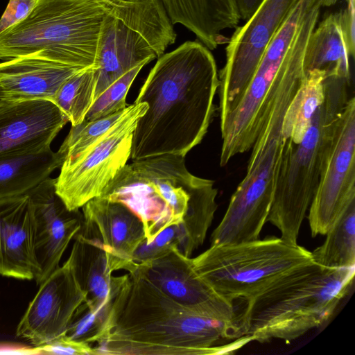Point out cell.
Returning <instances> with one entry per match:
<instances>
[{
  "mask_svg": "<svg viewBox=\"0 0 355 355\" xmlns=\"http://www.w3.org/2000/svg\"><path fill=\"white\" fill-rule=\"evenodd\" d=\"M218 87L215 59L200 42L187 41L159 56L135 101L148 107L134 130L130 159L185 157L207 132Z\"/></svg>",
  "mask_w": 355,
  "mask_h": 355,
  "instance_id": "1",
  "label": "cell"
},
{
  "mask_svg": "<svg viewBox=\"0 0 355 355\" xmlns=\"http://www.w3.org/2000/svg\"><path fill=\"white\" fill-rule=\"evenodd\" d=\"M241 338L234 321L199 315L175 302L146 278L125 274L113 299L96 354L202 355L231 354Z\"/></svg>",
  "mask_w": 355,
  "mask_h": 355,
  "instance_id": "2",
  "label": "cell"
},
{
  "mask_svg": "<svg viewBox=\"0 0 355 355\" xmlns=\"http://www.w3.org/2000/svg\"><path fill=\"white\" fill-rule=\"evenodd\" d=\"M355 266L327 268L314 261L291 272L251 301L238 317L242 336L287 343L325 323L353 284Z\"/></svg>",
  "mask_w": 355,
  "mask_h": 355,
  "instance_id": "3",
  "label": "cell"
},
{
  "mask_svg": "<svg viewBox=\"0 0 355 355\" xmlns=\"http://www.w3.org/2000/svg\"><path fill=\"white\" fill-rule=\"evenodd\" d=\"M109 14L96 0H37L25 19L0 33V59L32 56L78 69L96 68Z\"/></svg>",
  "mask_w": 355,
  "mask_h": 355,
  "instance_id": "4",
  "label": "cell"
},
{
  "mask_svg": "<svg viewBox=\"0 0 355 355\" xmlns=\"http://www.w3.org/2000/svg\"><path fill=\"white\" fill-rule=\"evenodd\" d=\"M351 80L332 76L324 80V100L315 112L302 140L286 139L267 221L291 245L297 238L315 193L328 155L334 125L349 95Z\"/></svg>",
  "mask_w": 355,
  "mask_h": 355,
  "instance_id": "5",
  "label": "cell"
},
{
  "mask_svg": "<svg viewBox=\"0 0 355 355\" xmlns=\"http://www.w3.org/2000/svg\"><path fill=\"white\" fill-rule=\"evenodd\" d=\"M184 156L164 154L132 160L101 197L120 202L141 220L146 241L182 222L195 193L207 179L191 174Z\"/></svg>",
  "mask_w": 355,
  "mask_h": 355,
  "instance_id": "6",
  "label": "cell"
},
{
  "mask_svg": "<svg viewBox=\"0 0 355 355\" xmlns=\"http://www.w3.org/2000/svg\"><path fill=\"white\" fill-rule=\"evenodd\" d=\"M313 261L311 252L276 236L211 245L191 258L197 274L234 305L238 300L245 304L293 270Z\"/></svg>",
  "mask_w": 355,
  "mask_h": 355,
  "instance_id": "7",
  "label": "cell"
},
{
  "mask_svg": "<svg viewBox=\"0 0 355 355\" xmlns=\"http://www.w3.org/2000/svg\"><path fill=\"white\" fill-rule=\"evenodd\" d=\"M300 85L295 78L285 76L275 82L270 92L258 123L245 175L232 194L224 215L237 229L257 231L267 221L286 141L282 123Z\"/></svg>",
  "mask_w": 355,
  "mask_h": 355,
  "instance_id": "8",
  "label": "cell"
},
{
  "mask_svg": "<svg viewBox=\"0 0 355 355\" xmlns=\"http://www.w3.org/2000/svg\"><path fill=\"white\" fill-rule=\"evenodd\" d=\"M145 103L129 105L125 116L91 146L66 159L55 178V191L69 210L80 209L101 197L130 158L134 130L147 110Z\"/></svg>",
  "mask_w": 355,
  "mask_h": 355,
  "instance_id": "9",
  "label": "cell"
},
{
  "mask_svg": "<svg viewBox=\"0 0 355 355\" xmlns=\"http://www.w3.org/2000/svg\"><path fill=\"white\" fill-rule=\"evenodd\" d=\"M302 13L299 0L266 49L252 80L235 108L220 122V165L251 149L271 86L291 46Z\"/></svg>",
  "mask_w": 355,
  "mask_h": 355,
  "instance_id": "10",
  "label": "cell"
},
{
  "mask_svg": "<svg viewBox=\"0 0 355 355\" xmlns=\"http://www.w3.org/2000/svg\"><path fill=\"white\" fill-rule=\"evenodd\" d=\"M299 0H263L226 47V62L218 73L220 122L239 103L272 37Z\"/></svg>",
  "mask_w": 355,
  "mask_h": 355,
  "instance_id": "11",
  "label": "cell"
},
{
  "mask_svg": "<svg viewBox=\"0 0 355 355\" xmlns=\"http://www.w3.org/2000/svg\"><path fill=\"white\" fill-rule=\"evenodd\" d=\"M355 200V98L351 96L339 114L328 155L309 207L313 237L325 235Z\"/></svg>",
  "mask_w": 355,
  "mask_h": 355,
  "instance_id": "12",
  "label": "cell"
},
{
  "mask_svg": "<svg viewBox=\"0 0 355 355\" xmlns=\"http://www.w3.org/2000/svg\"><path fill=\"white\" fill-rule=\"evenodd\" d=\"M129 273L137 274L153 284L178 304L199 315L234 321L235 306L220 296L193 268L191 258L177 248L157 259L136 265Z\"/></svg>",
  "mask_w": 355,
  "mask_h": 355,
  "instance_id": "13",
  "label": "cell"
},
{
  "mask_svg": "<svg viewBox=\"0 0 355 355\" xmlns=\"http://www.w3.org/2000/svg\"><path fill=\"white\" fill-rule=\"evenodd\" d=\"M40 285L16 332L35 347L64 335L76 310L85 301L68 259Z\"/></svg>",
  "mask_w": 355,
  "mask_h": 355,
  "instance_id": "14",
  "label": "cell"
},
{
  "mask_svg": "<svg viewBox=\"0 0 355 355\" xmlns=\"http://www.w3.org/2000/svg\"><path fill=\"white\" fill-rule=\"evenodd\" d=\"M81 208L79 232L102 246L112 272H131L135 268L133 254L146 239L140 218L124 204L104 197L94 198Z\"/></svg>",
  "mask_w": 355,
  "mask_h": 355,
  "instance_id": "15",
  "label": "cell"
},
{
  "mask_svg": "<svg viewBox=\"0 0 355 355\" xmlns=\"http://www.w3.org/2000/svg\"><path fill=\"white\" fill-rule=\"evenodd\" d=\"M35 217V252L40 284L59 267L69 242L80 230L83 214L69 210L55 191V178H47L30 191Z\"/></svg>",
  "mask_w": 355,
  "mask_h": 355,
  "instance_id": "16",
  "label": "cell"
},
{
  "mask_svg": "<svg viewBox=\"0 0 355 355\" xmlns=\"http://www.w3.org/2000/svg\"><path fill=\"white\" fill-rule=\"evenodd\" d=\"M69 121L50 100L0 103V155L42 150Z\"/></svg>",
  "mask_w": 355,
  "mask_h": 355,
  "instance_id": "17",
  "label": "cell"
},
{
  "mask_svg": "<svg viewBox=\"0 0 355 355\" xmlns=\"http://www.w3.org/2000/svg\"><path fill=\"white\" fill-rule=\"evenodd\" d=\"M35 217L26 193L0 199V275L19 279H35Z\"/></svg>",
  "mask_w": 355,
  "mask_h": 355,
  "instance_id": "18",
  "label": "cell"
},
{
  "mask_svg": "<svg viewBox=\"0 0 355 355\" xmlns=\"http://www.w3.org/2000/svg\"><path fill=\"white\" fill-rule=\"evenodd\" d=\"M156 58L155 50L139 33L109 14L103 25L98 44L94 102L122 75Z\"/></svg>",
  "mask_w": 355,
  "mask_h": 355,
  "instance_id": "19",
  "label": "cell"
},
{
  "mask_svg": "<svg viewBox=\"0 0 355 355\" xmlns=\"http://www.w3.org/2000/svg\"><path fill=\"white\" fill-rule=\"evenodd\" d=\"M83 69L32 56L6 60L0 62V97L52 101L64 81Z\"/></svg>",
  "mask_w": 355,
  "mask_h": 355,
  "instance_id": "20",
  "label": "cell"
},
{
  "mask_svg": "<svg viewBox=\"0 0 355 355\" xmlns=\"http://www.w3.org/2000/svg\"><path fill=\"white\" fill-rule=\"evenodd\" d=\"M68 260L76 279L85 295V302L94 311L110 314L112 301L125 275H112L105 251L97 242L84 236L79 232Z\"/></svg>",
  "mask_w": 355,
  "mask_h": 355,
  "instance_id": "21",
  "label": "cell"
},
{
  "mask_svg": "<svg viewBox=\"0 0 355 355\" xmlns=\"http://www.w3.org/2000/svg\"><path fill=\"white\" fill-rule=\"evenodd\" d=\"M171 24L192 31L209 50L227 43L221 34L236 28L240 18L235 0H161Z\"/></svg>",
  "mask_w": 355,
  "mask_h": 355,
  "instance_id": "22",
  "label": "cell"
},
{
  "mask_svg": "<svg viewBox=\"0 0 355 355\" xmlns=\"http://www.w3.org/2000/svg\"><path fill=\"white\" fill-rule=\"evenodd\" d=\"M110 14L139 33L157 58L173 44L176 33L161 0H96Z\"/></svg>",
  "mask_w": 355,
  "mask_h": 355,
  "instance_id": "23",
  "label": "cell"
},
{
  "mask_svg": "<svg viewBox=\"0 0 355 355\" xmlns=\"http://www.w3.org/2000/svg\"><path fill=\"white\" fill-rule=\"evenodd\" d=\"M62 164L51 147L0 155V199L28 193Z\"/></svg>",
  "mask_w": 355,
  "mask_h": 355,
  "instance_id": "24",
  "label": "cell"
},
{
  "mask_svg": "<svg viewBox=\"0 0 355 355\" xmlns=\"http://www.w3.org/2000/svg\"><path fill=\"white\" fill-rule=\"evenodd\" d=\"M349 58L338 12L330 14L310 35L304 57V73L317 71L327 78L338 76L352 80Z\"/></svg>",
  "mask_w": 355,
  "mask_h": 355,
  "instance_id": "25",
  "label": "cell"
},
{
  "mask_svg": "<svg viewBox=\"0 0 355 355\" xmlns=\"http://www.w3.org/2000/svg\"><path fill=\"white\" fill-rule=\"evenodd\" d=\"M326 76L312 71L305 78L288 105L282 123V132L286 139L300 143L311 126L313 116L324 100Z\"/></svg>",
  "mask_w": 355,
  "mask_h": 355,
  "instance_id": "26",
  "label": "cell"
},
{
  "mask_svg": "<svg viewBox=\"0 0 355 355\" xmlns=\"http://www.w3.org/2000/svg\"><path fill=\"white\" fill-rule=\"evenodd\" d=\"M217 193L214 182L207 179L192 198L183 220L179 224L178 250L182 254L191 257L203 244L217 209Z\"/></svg>",
  "mask_w": 355,
  "mask_h": 355,
  "instance_id": "27",
  "label": "cell"
},
{
  "mask_svg": "<svg viewBox=\"0 0 355 355\" xmlns=\"http://www.w3.org/2000/svg\"><path fill=\"white\" fill-rule=\"evenodd\" d=\"M322 245L311 252L313 261L327 268L355 266V200L328 230Z\"/></svg>",
  "mask_w": 355,
  "mask_h": 355,
  "instance_id": "28",
  "label": "cell"
},
{
  "mask_svg": "<svg viewBox=\"0 0 355 355\" xmlns=\"http://www.w3.org/2000/svg\"><path fill=\"white\" fill-rule=\"evenodd\" d=\"M96 67L83 69L60 86L52 102L67 117L71 125L81 123L94 101Z\"/></svg>",
  "mask_w": 355,
  "mask_h": 355,
  "instance_id": "29",
  "label": "cell"
},
{
  "mask_svg": "<svg viewBox=\"0 0 355 355\" xmlns=\"http://www.w3.org/2000/svg\"><path fill=\"white\" fill-rule=\"evenodd\" d=\"M129 105L123 111L96 120L83 121L71 130L57 151L63 162L85 151L121 121L128 113Z\"/></svg>",
  "mask_w": 355,
  "mask_h": 355,
  "instance_id": "30",
  "label": "cell"
},
{
  "mask_svg": "<svg viewBox=\"0 0 355 355\" xmlns=\"http://www.w3.org/2000/svg\"><path fill=\"white\" fill-rule=\"evenodd\" d=\"M144 65H138L110 85L94 102L85 121H90L123 111L127 107L126 96L135 78Z\"/></svg>",
  "mask_w": 355,
  "mask_h": 355,
  "instance_id": "31",
  "label": "cell"
},
{
  "mask_svg": "<svg viewBox=\"0 0 355 355\" xmlns=\"http://www.w3.org/2000/svg\"><path fill=\"white\" fill-rule=\"evenodd\" d=\"M110 314L89 309L83 302L73 313L65 335L69 338L90 345L103 338Z\"/></svg>",
  "mask_w": 355,
  "mask_h": 355,
  "instance_id": "32",
  "label": "cell"
},
{
  "mask_svg": "<svg viewBox=\"0 0 355 355\" xmlns=\"http://www.w3.org/2000/svg\"><path fill=\"white\" fill-rule=\"evenodd\" d=\"M179 224L168 227L162 231L152 241L145 240L135 250L132 262L138 265L164 256L179 244Z\"/></svg>",
  "mask_w": 355,
  "mask_h": 355,
  "instance_id": "33",
  "label": "cell"
},
{
  "mask_svg": "<svg viewBox=\"0 0 355 355\" xmlns=\"http://www.w3.org/2000/svg\"><path fill=\"white\" fill-rule=\"evenodd\" d=\"M34 354L91 355L96 354V349L90 345L69 338L65 334L51 341L35 347Z\"/></svg>",
  "mask_w": 355,
  "mask_h": 355,
  "instance_id": "34",
  "label": "cell"
},
{
  "mask_svg": "<svg viewBox=\"0 0 355 355\" xmlns=\"http://www.w3.org/2000/svg\"><path fill=\"white\" fill-rule=\"evenodd\" d=\"M37 2V0H9L0 18V33L25 19Z\"/></svg>",
  "mask_w": 355,
  "mask_h": 355,
  "instance_id": "35",
  "label": "cell"
},
{
  "mask_svg": "<svg viewBox=\"0 0 355 355\" xmlns=\"http://www.w3.org/2000/svg\"><path fill=\"white\" fill-rule=\"evenodd\" d=\"M343 40L349 58L355 54V0H346V7L338 12Z\"/></svg>",
  "mask_w": 355,
  "mask_h": 355,
  "instance_id": "36",
  "label": "cell"
},
{
  "mask_svg": "<svg viewBox=\"0 0 355 355\" xmlns=\"http://www.w3.org/2000/svg\"><path fill=\"white\" fill-rule=\"evenodd\" d=\"M263 0H235L240 19L248 20Z\"/></svg>",
  "mask_w": 355,
  "mask_h": 355,
  "instance_id": "37",
  "label": "cell"
},
{
  "mask_svg": "<svg viewBox=\"0 0 355 355\" xmlns=\"http://www.w3.org/2000/svg\"><path fill=\"white\" fill-rule=\"evenodd\" d=\"M321 0H302V7L304 12H308L315 8H320Z\"/></svg>",
  "mask_w": 355,
  "mask_h": 355,
  "instance_id": "38",
  "label": "cell"
},
{
  "mask_svg": "<svg viewBox=\"0 0 355 355\" xmlns=\"http://www.w3.org/2000/svg\"><path fill=\"white\" fill-rule=\"evenodd\" d=\"M338 0H321L320 6H331L334 5Z\"/></svg>",
  "mask_w": 355,
  "mask_h": 355,
  "instance_id": "39",
  "label": "cell"
},
{
  "mask_svg": "<svg viewBox=\"0 0 355 355\" xmlns=\"http://www.w3.org/2000/svg\"><path fill=\"white\" fill-rule=\"evenodd\" d=\"M1 101H2V100H1V97H0V103H1Z\"/></svg>",
  "mask_w": 355,
  "mask_h": 355,
  "instance_id": "40",
  "label": "cell"
}]
</instances>
